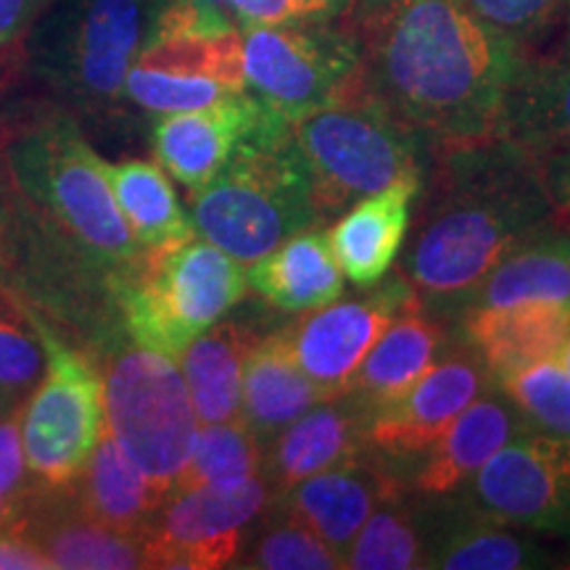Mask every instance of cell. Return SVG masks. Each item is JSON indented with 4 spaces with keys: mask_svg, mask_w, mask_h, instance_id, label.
<instances>
[{
    "mask_svg": "<svg viewBox=\"0 0 570 570\" xmlns=\"http://www.w3.org/2000/svg\"><path fill=\"white\" fill-rule=\"evenodd\" d=\"M11 175L30 202L67 235L85 259L106 267L138 265L142 248L127 227L101 161L75 122L51 119L11 148Z\"/></svg>",
    "mask_w": 570,
    "mask_h": 570,
    "instance_id": "cell-4",
    "label": "cell"
},
{
    "mask_svg": "<svg viewBox=\"0 0 570 570\" xmlns=\"http://www.w3.org/2000/svg\"><path fill=\"white\" fill-rule=\"evenodd\" d=\"M420 190V175L396 180L348 206L327 233L341 273L354 285H375L394 265L410 227V206Z\"/></svg>",
    "mask_w": 570,
    "mask_h": 570,
    "instance_id": "cell-16",
    "label": "cell"
},
{
    "mask_svg": "<svg viewBox=\"0 0 570 570\" xmlns=\"http://www.w3.org/2000/svg\"><path fill=\"white\" fill-rule=\"evenodd\" d=\"M473 504L499 523L570 541V439H512L473 475Z\"/></svg>",
    "mask_w": 570,
    "mask_h": 570,
    "instance_id": "cell-12",
    "label": "cell"
},
{
    "mask_svg": "<svg viewBox=\"0 0 570 570\" xmlns=\"http://www.w3.org/2000/svg\"><path fill=\"white\" fill-rule=\"evenodd\" d=\"M248 288L283 312H312L336 302L344 291L327 233L302 230L256 259L246 273Z\"/></svg>",
    "mask_w": 570,
    "mask_h": 570,
    "instance_id": "cell-19",
    "label": "cell"
},
{
    "mask_svg": "<svg viewBox=\"0 0 570 570\" xmlns=\"http://www.w3.org/2000/svg\"><path fill=\"white\" fill-rule=\"evenodd\" d=\"M439 341L436 325L420 317L417 309L404 312L402 317L391 320L386 331L377 336L348 383V391L360 394L373 407L389 402L407 391L433 365Z\"/></svg>",
    "mask_w": 570,
    "mask_h": 570,
    "instance_id": "cell-27",
    "label": "cell"
},
{
    "mask_svg": "<svg viewBox=\"0 0 570 570\" xmlns=\"http://www.w3.org/2000/svg\"><path fill=\"white\" fill-rule=\"evenodd\" d=\"M325 402L312 377L304 373L285 333L256 341L244 365L240 417L256 436H273L291 420Z\"/></svg>",
    "mask_w": 570,
    "mask_h": 570,
    "instance_id": "cell-22",
    "label": "cell"
},
{
    "mask_svg": "<svg viewBox=\"0 0 570 570\" xmlns=\"http://www.w3.org/2000/svg\"><path fill=\"white\" fill-rule=\"evenodd\" d=\"M518 428L515 407L504 399H473L428 449L417 489L425 494H449L460 489L499 449L518 439Z\"/></svg>",
    "mask_w": 570,
    "mask_h": 570,
    "instance_id": "cell-21",
    "label": "cell"
},
{
    "mask_svg": "<svg viewBox=\"0 0 570 570\" xmlns=\"http://www.w3.org/2000/svg\"><path fill=\"white\" fill-rule=\"evenodd\" d=\"M101 389L106 431L142 473L175 491L202 428L177 362L135 344L109 362Z\"/></svg>",
    "mask_w": 570,
    "mask_h": 570,
    "instance_id": "cell-7",
    "label": "cell"
},
{
    "mask_svg": "<svg viewBox=\"0 0 570 570\" xmlns=\"http://www.w3.org/2000/svg\"><path fill=\"white\" fill-rule=\"evenodd\" d=\"M142 537V566L214 570L238 554L240 537L267 502L262 479L238 487L175 489Z\"/></svg>",
    "mask_w": 570,
    "mask_h": 570,
    "instance_id": "cell-11",
    "label": "cell"
},
{
    "mask_svg": "<svg viewBox=\"0 0 570 570\" xmlns=\"http://www.w3.org/2000/svg\"><path fill=\"white\" fill-rule=\"evenodd\" d=\"M240 35L246 90L277 125L336 101L362 80L360 42L352 27L315 19L246 27Z\"/></svg>",
    "mask_w": 570,
    "mask_h": 570,
    "instance_id": "cell-9",
    "label": "cell"
},
{
    "mask_svg": "<svg viewBox=\"0 0 570 570\" xmlns=\"http://www.w3.org/2000/svg\"><path fill=\"white\" fill-rule=\"evenodd\" d=\"M344 568L410 570L425 568V552L415 529L394 508H375L344 552Z\"/></svg>",
    "mask_w": 570,
    "mask_h": 570,
    "instance_id": "cell-34",
    "label": "cell"
},
{
    "mask_svg": "<svg viewBox=\"0 0 570 570\" xmlns=\"http://www.w3.org/2000/svg\"><path fill=\"white\" fill-rule=\"evenodd\" d=\"M256 338L244 325L214 323L180 356V373L202 425L240 417L244 365Z\"/></svg>",
    "mask_w": 570,
    "mask_h": 570,
    "instance_id": "cell-23",
    "label": "cell"
},
{
    "mask_svg": "<svg viewBox=\"0 0 570 570\" xmlns=\"http://www.w3.org/2000/svg\"><path fill=\"white\" fill-rule=\"evenodd\" d=\"M354 452V423L331 404L291 420L269 452V475L281 489L346 462Z\"/></svg>",
    "mask_w": 570,
    "mask_h": 570,
    "instance_id": "cell-28",
    "label": "cell"
},
{
    "mask_svg": "<svg viewBox=\"0 0 570 570\" xmlns=\"http://www.w3.org/2000/svg\"><path fill=\"white\" fill-rule=\"evenodd\" d=\"M148 11V0H61L35 21L38 71L82 109L117 104L151 24Z\"/></svg>",
    "mask_w": 570,
    "mask_h": 570,
    "instance_id": "cell-8",
    "label": "cell"
},
{
    "mask_svg": "<svg viewBox=\"0 0 570 570\" xmlns=\"http://www.w3.org/2000/svg\"><path fill=\"white\" fill-rule=\"evenodd\" d=\"M259 465V436L246 425L244 417L209 423L198 428L194 454L175 489L238 487L248 479H256Z\"/></svg>",
    "mask_w": 570,
    "mask_h": 570,
    "instance_id": "cell-30",
    "label": "cell"
},
{
    "mask_svg": "<svg viewBox=\"0 0 570 570\" xmlns=\"http://www.w3.org/2000/svg\"><path fill=\"white\" fill-rule=\"evenodd\" d=\"M13 512H17V508H13L11 499H6L3 494H0V525L11 523V520H13Z\"/></svg>",
    "mask_w": 570,
    "mask_h": 570,
    "instance_id": "cell-42",
    "label": "cell"
},
{
    "mask_svg": "<svg viewBox=\"0 0 570 570\" xmlns=\"http://www.w3.org/2000/svg\"><path fill=\"white\" fill-rule=\"evenodd\" d=\"M465 154L470 169L431 212L404 259L412 283L431 294L475 288L541 217L537 183L520 167L523 148L494 138Z\"/></svg>",
    "mask_w": 570,
    "mask_h": 570,
    "instance_id": "cell-2",
    "label": "cell"
},
{
    "mask_svg": "<svg viewBox=\"0 0 570 570\" xmlns=\"http://www.w3.org/2000/svg\"><path fill=\"white\" fill-rule=\"evenodd\" d=\"M560 164L552 175V188H554V198L562 206V212L570 217V154L558 156Z\"/></svg>",
    "mask_w": 570,
    "mask_h": 570,
    "instance_id": "cell-41",
    "label": "cell"
},
{
    "mask_svg": "<svg viewBox=\"0 0 570 570\" xmlns=\"http://www.w3.org/2000/svg\"><path fill=\"white\" fill-rule=\"evenodd\" d=\"M394 320V298L325 304L285 333L294 356L325 399L346 394L370 348Z\"/></svg>",
    "mask_w": 570,
    "mask_h": 570,
    "instance_id": "cell-14",
    "label": "cell"
},
{
    "mask_svg": "<svg viewBox=\"0 0 570 570\" xmlns=\"http://www.w3.org/2000/svg\"><path fill=\"white\" fill-rule=\"evenodd\" d=\"M48 0H0V51L11 48L24 32H30Z\"/></svg>",
    "mask_w": 570,
    "mask_h": 570,
    "instance_id": "cell-40",
    "label": "cell"
},
{
    "mask_svg": "<svg viewBox=\"0 0 570 570\" xmlns=\"http://www.w3.org/2000/svg\"><path fill=\"white\" fill-rule=\"evenodd\" d=\"M481 24L520 48L558 17L568 0H460Z\"/></svg>",
    "mask_w": 570,
    "mask_h": 570,
    "instance_id": "cell-36",
    "label": "cell"
},
{
    "mask_svg": "<svg viewBox=\"0 0 570 570\" xmlns=\"http://www.w3.org/2000/svg\"><path fill=\"white\" fill-rule=\"evenodd\" d=\"M381 487L356 465L327 468L291 487V512L344 558L356 531L377 508Z\"/></svg>",
    "mask_w": 570,
    "mask_h": 570,
    "instance_id": "cell-25",
    "label": "cell"
},
{
    "mask_svg": "<svg viewBox=\"0 0 570 570\" xmlns=\"http://www.w3.org/2000/svg\"><path fill=\"white\" fill-rule=\"evenodd\" d=\"M35 544L48 554L53 568H146L142 541L130 533H119L88 518H53L35 525Z\"/></svg>",
    "mask_w": 570,
    "mask_h": 570,
    "instance_id": "cell-29",
    "label": "cell"
},
{
    "mask_svg": "<svg viewBox=\"0 0 570 570\" xmlns=\"http://www.w3.org/2000/svg\"><path fill=\"white\" fill-rule=\"evenodd\" d=\"M248 568L262 570H338L344 558L302 520L288 518L259 539Z\"/></svg>",
    "mask_w": 570,
    "mask_h": 570,
    "instance_id": "cell-35",
    "label": "cell"
},
{
    "mask_svg": "<svg viewBox=\"0 0 570 570\" xmlns=\"http://www.w3.org/2000/svg\"><path fill=\"white\" fill-rule=\"evenodd\" d=\"M240 30L262 24H294V21L327 19L352 6L354 0H212Z\"/></svg>",
    "mask_w": 570,
    "mask_h": 570,
    "instance_id": "cell-37",
    "label": "cell"
},
{
    "mask_svg": "<svg viewBox=\"0 0 570 570\" xmlns=\"http://www.w3.org/2000/svg\"><path fill=\"white\" fill-rule=\"evenodd\" d=\"M285 135L320 214L341 212L396 180L420 175L412 130L377 101L365 80L285 125Z\"/></svg>",
    "mask_w": 570,
    "mask_h": 570,
    "instance_id": "cell-5",
    "label": "cell"
},
{
    "mask_svg": "<svg viewBox=\"0 0 570 570\" xmlns=\"http://www.w3.org/2000/svg\"><path fill=\"white\" fill-rule=\"evenodd\" d=\"M352 32L367 90L412 132L452 151L497 138L523 56L460 0H362Z\"/></svg>",
    "mask_w": 570,
    "mask_h": 570,
    "instance_id": "cell-1",
    "label": "cell"
},
{
    "mask_svg": "<svg viewBox=\"0 0 570 570\" xmlns=\"http://www.w3.org/2000/svg\"><path fill=\"white\" fill-rule=\"evenodd\" d=\"M520 415L541 436L570 439V375L562 360H541L497 377Z\"/></svg>",
    "mask_w": 570,
    "mask_h": 570,
    "instance_id": "cell-31",
    "label": "cell"
},
{
    "mask_svg": "<svg viewBox=\"0 0 570 570\" xmlns=\"http://www.w3.org/2000/svg\"><path fill=\"white\" fill-rule=\"evenodd\" d=\"M560 360H562V365H566V370H568V375H570V338H568V344H566V348H562Z\"/></svg>",
    "mask_w": 570,
    "mask_h": 570,
    "instance_id": "cell-43",
    "label": "cell"
},
{
    "mask_svg": "<svg viewBox=\"0 0 570 570\" xmlns=\"http://www.w3.org/2000/svg\"><path fill=\"white\" fill-rule=\"evenodd\" d=\"M21 415L0 420V494L19 499L27 481V454L21 441Z\"/></svg>",
    "mask_w": 570,
    "mask_h": 570,
    "instance_id": "cell-38",
    "label": "cell"
},
{
    "mask_svg": "<svg viewBox=\"0 0 570 570\" xmlns=\"http://www.w3.org/2000/svg\"><path fill=\"white\" fill-rule=\"evenodd\" d=\"M497 138L525 154H570V61H523L504 98Z\"/></svg>",
    "mask_w": 570,
    "mask_h": 570,
    "instance_id": "cell-20",
    "label": "cell"
},
{
    "mask_svg": "<svg viewBox=\"0 0 570 570\" xmlns=\"http://www.w3.org/2000/svg\"><path fill=\"white\" fill-rule=\"evenodd\" d=\"M48 370L21 410L27 468L46 487H67L80 475L104 433L101 377L80 352L42 327Z\"/></svg>",
    "mask_w": 570,
    "mask_h": 570,
    "instance_id": "cell-10",
    "label": "cell"
},
{
    "mask_svg": "<svg viewBox=\"0 0 570 570\" xmlns=\"http://www.w3.org/2000/svg\"><path fill=\"white\" fill-rule=\"evenodd\" d=\"M262 106L252 92H233L209 106L177 114H161L154 127L156 159L190 194L212 180L238 142L259 127Z\"/></svg>",
    "mask_w": 570,
    "mask_h": 570,
    "instance_id": "cell-13",
    "label": "cell"
},
{
    "mask_svg": "<svg viewBox=\"0 0 570 570\" xmlns=\"http://www.w3.org/2000/svg\"><path fill=\"white\" fill-rule=\"evenodd\" d=\"M537 566H544L537 547L491 525H468L449 533L425 560V568L444 570H520Z\"/></svg>",
    "mask_w": 570,
    "mask_h": 570,
    "instance_id": "cell-33",
    "label": "cell"
},
{
    "mask_svg": "<svg viewBox=\"0 0 570 570\" xmlns=\"http://www.w3.org/2000/svg\"><path fill=\"white\" fill-rule=\"evenodd\" d=\"M246 269L204 238L146 252L125 273L119 304L142 348L180 362L185 348L246 296Z\"/></svg>",
    "mask_w": 570,
    "mask_h": 570,
    "instance_id": "cell-6",
    "label": "cell"
},
{
    "mask_svg": "<svg viewBox=\"0 0 570 570\" xmlns=\"http://www.w3.org/2000/svg\"><path fill=\"white\" fill-rule=\"evenodd\" d=\"M481 375L465 360L431 365L402 394L377 404L367 439L391 454H420L479 396Z\"/></svg>",
    "mask_w": 570,
    "mask_h": 570,
    "instance_id": "cell-15",
    "label": "cell"
},
{
    "mask_svg": "<svg viewBox=\"0 0 570 570\" xmlns=\"http://www.w3.org/2000/svg\"><path fill=\"white\" fill-rule=\"evenodd\" d=\"M475 306L558 304L570 309V238L539 233L512 246L479 283Z\"/></svg>",
    "mask_w": 570,
    "mask_h": 570,
    "instance_id": "cell-24",
    "label": "cell"
},
{
    "mask_svg": "<svg viewBox=\"0 0 570 570\" xmlns=\"http://www.w3.org/2000/svg\"><path fill=\"white\" fill-rule=\"evenodd\" d=\"M114 198L122 209L127 227L146 252H159L190 240L196 235L194 219L183 212L167 175L151 161L106 164Z\"/></svg>",
    "mask_w": 570,
    "mask_h": 570,
    "instance_id": "cell-26",
    "label": "cell"
},
{
    "mask_svg": "<svg viewBox=\"0 0 570 570\" xmlns=\"http://www.w3.org/2000/svg\"><path fill=\"white\" fill-rule=\"evenodd\" d=\"M468 338L497 377L541 360H560L570 338V309L558 304L475 306Z\"/></svg>",
    "mask_w": 570,
    "mask_h": 570,
    "instance_id": "cell-18",
    "label": "cell"
},
{
    "mask_svg": "<svg viewBox=\"0 0 570 570\" xmlns=\"http://www.w3.org/2000/svg\"><path fill=\"white\" fill-rule=\"evenodd\" d=\"M317 217L315 196L285 125L267 117L194 194L196 233L240 265H254Z\"/></svg>",
    "mask_w": 570,
    "mask_h": 570,
    "instance_id": "cell-3",
    "label": "cell"
},
{
    "mask_svg": "<svg viewBox=\"0 0 570 570\" xmlns=\"http://www.w3.org/2000/svg\"><path fill=\"white\" fill-rule=\"evenodd\" d=\"M48 370L42 325L0 298V410L24 404Z\"/></svg>",
    "mask_w": 570,
    "mask_h": 570,
    "instance_id": "cell-32",
    "label": "cell"
},
{
    "mask_svg": "<svg viewBox=\"0 0 570 570\" xmlns=\"http://www.w3.org/2000/svg\"><path fill=\"white\" fill-rule=\"evenodd\" d=\"M77 479V502L85 518L138 539L146 537L154 515L164 508L167 497H173V489L154 481L127 458L106 425Z\"/></svg>",
    "mask_w": 570,
    "mask_h": 570,
    "instance_id": "cell-17",
    "label": "cell"
},
{
    "mask_svg": "<svg viewBox=\"0 0 570 570\" xmlns=\"http://www.w3.org/2000/svg\"><path fill=\"white\" fill-rule=\"evenodd\" d=\"M0 202H3V198H0ZM3 223H6V219H3V204H0V233H3Z\"/></svg>",
    "mask_w": 570,
    "mask_h": 570,
    "instance_id": "cell-44",
    "label": "cell"
},
{
    "mask_svg": "<svg viewBox=\"0 0 570 570\" xmlns=\"http://www.w3.org/2000/svg\"><path fill=\"white\" fill-rule=\"evenodd\" d=\"M48 554L35 544L21 523L0 525V570H51Z\"/></svg>",
    "mask_w": 570,
    "mask_h": 570,
    "instance_id": "cell-39",
    "label": "cell"
}]
</instances>
